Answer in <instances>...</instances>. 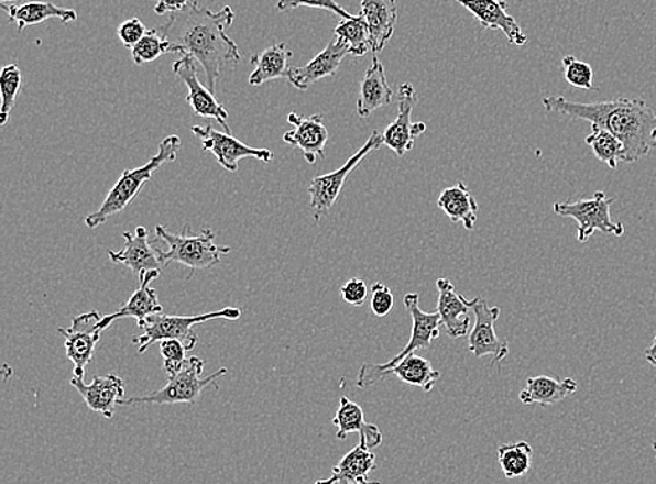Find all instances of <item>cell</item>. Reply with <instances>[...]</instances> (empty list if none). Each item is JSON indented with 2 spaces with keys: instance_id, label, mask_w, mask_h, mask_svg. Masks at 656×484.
I'll list each match as a JSON object with an SVG mask.
<instances>
[{
  "instance_id": "cell-1",
  "label": "cell",
  "mask_w": 656,
  "mask_h": 484,
  "mask_svg": "<svg viewBox=\"0 0 656 484\" xmlns=\"http://www.w3.org/2000/svg\"><path fill=\"white\" fill-rule=\"evenodd\" d=\"M234 20L236 13L230 7L214 12L198 2H190L183 12L172 14L167 22L172 54L188 55L198 62L215 95L226 66H237L241 62L239 45L226 33Z\"/></svg>"
},
{
  "instance_id": "cell-2",
  "label": "cell",
  "mask_w": 656,
  "mask_h": 484,
  "mask_svg": "<svg viewBox=\"0 0 656 484\" xmlns=\"http://www.w3.org/2000/svg\"><path fill=\"white\" fill-rule=\"evenodd\" d=\"M542 105L547 112L588 121L611 132L623 143L624 163L638 162L656 147V111L643 99L578 102L562 96H547Z\"/></svg>"
},
{
  "instance_id": "cell-3",
  "label": "cell",
  "mask_w": 656,
  "mask_h": 484,
  "mask_svg": "<svg viewBox=\"0 0 656 484\" xmlns=\"http://www.w3.org/2000/svg\"><path fill=\"white\" fill-rule=\"evenodd\" d=\"M181 139L177 135L164 138L158 144V151L142 167L127 169L108 193L105 202L95 213L87 216V228L95 230L105 224L112 216L123 212L143 188L152 179L153 174L164 164L173 163L178 157Z\"/></svg>"
},
{
  "instance_id": "cell-4",
  "label": "cell",
  "mask_w": 656,
  "mask_h": 484,
  "mask_svg": "<svg viewBox=\"0 0 656 484\" xmlns=\"http://www.w3.org/2000/svg\"><path fill=\"white\" fill-rule=\"evenodd\" d=\"M403 306H405L407 314L412 318V333L411 341L405 349L401 350L394 359L384 364H364L361 365L358 377V386L360 389L371 388L386 378L389 371L401 363L403 359L411 356L417 350L428 349L434 341L440 338L441 317L440 314L426 312L420 308V296L417 293H409L403 297Z\"/></svg>"
},
{
  "instance_id": "cell-5",
  "label": "cell",
  "mask_w": 656,
  "mask_h": 484,
  "mask_svg": "<svg viewBox=\"0 0 656 484\" xmlns=\"http://www.w3.org/2000/svg\"><path fill=\"white\" fill-rule=\"evenodd\" d=\"M242 312L240 308L227 307L223 310H217L200 316H165V314H156V316L149 317L142 322H138V327L142 329L141 337L132 339V343L136 344L138 353L143 354L154 343L165 341V339H175L184 343L188 352H193L198 343V334L193 331L198 323L217 321V319H226V321H239Z\"/></svg>"
},
{
  "instance_id": "cell-6",
  "label": "cell",
  "mask_w": 656,
  "mask_h": 484,
  "mask_svg": "<svg viewBox=\"0 0 656 484\" xmlns=\"http://www.w3.org/2000/svg\"><path fill=\"white\" fill-rule=\"evenodd\" d=\"M156 235L168 246V251L158 250L163 266L177 262L193 273L220 264L221 256L231 251L230 246L216 244V234L210 229L201 230L198 235L189 234L188 230L183 234H174L163 226H156Z\"/></svg>"
},
{
  "instance_id": "cell-7",
  "label": "cell",
  "mask_w": 656,
  "mask_h": 484,
  "mask_svg": "<svg viewBox=\"0 0 656 484\" xmlns=\"http://www.w3.org/2000/svg\"><path fill=\"white\" fill-rule=\"evenodd\" d=\"M204 360L190 356L179 373L167 381L164 388L138 398L123 399L120 406L193 404L208 386L215 385L219 388L216 381L227 374V369H220L204 378Z\"/></svg>"
},
{
  "instance_id": "cell-8",
  "label": "cell",
  "mask_w": 656,
  "mask_h": 484,
  "mask_svg": "<svg viewBox=\"0 0 656 484\" xmlns=\"http://www.w3.org/2000/svg\"><path fill=\"white\" fill-rule=\"evenodd\" d=\"M382 144H384L382 133L380 131H373L363 146H361L342 167L335 169L332 173L319 175V177H315L313 182L309 183L308 194L309 197H311L309 206H311L314 220L317 221V223L318 221H321L325 215L330 212V209L334 208L336 200L339 199L340 193H342L343 185L346 179L349 178V175L360 166L361 162H363L370 153L379 151Z\"/></svg>"
},
{
  "instance_id": "cell-9",
  "label": "cell",
  "mask_w": 656,
  "mask_h": 484,
  "mask_svg": "<svg viewBox=\"0 0 656 484\" xmlns=\"http://www.w3.org/2000/svg\"><path fill=\"white\" fill-rule=\"evenodd\" d=\"M613 204V198H608L606 194L598 190L591 199H581L577 202H556L553 210L561 218L577 221V240L583 244L595 231H601L606 235L620 237L624 234V226L612 219Z\"/></svg>"
},
{
  "instance_id": "cell-10",
  "label": "cell",
  "mask_w": 656,
  "mask_h": 484,
  "mask_svg": "<svg viewBox=\"0 0 656 484\" xmlns=\"http://www.w3.org/2000/svg\"><path fill=\"white\" fill-rule=\"evenodd\" d=\"M467 304L474 316V327L469 333V352L478 359L492 356V365L503 362L510 354V348L494 329V323L501 316L500 307H489L483 297H474L472 300L467 298Z\"/></svg>"
},
{
  "instance_id": "cell-11",
  "label": "cell",
  "mask_w": 656,
  "mask_h": 484,
  "mask_svg": "<svg viewBox=\"0 0 656 484\" xmlns=\"http://www.w3.org/2000/svg\"><path fill=\"white\" fill-rule=\"evenodd\" d=\"M190 131L199 139L205 151L214 154L227 172H239V163L242 158H256L262 163H271L273 160V153L269 148L248 146L231 133L216 131L214 127L195 125Z\"/></svg>"
},
{
  "instance_id": "cell-12",
  "label": "cell",
  "mask_w": 656,
  "mask_h": 484,
  "mask_svg": "<svg viewBox=\"0 0 656 484\" xmlns=\"http://www.w3.org/2000/svg\"><path fill=\"white\" fill-rule=\"evenodd\" d=\"M101 318L100 312L92 310L74 318L70 328H58L59 334L65 338L66 358L75 365L74 377L85 380L86 367L101 341L102 331L98 329Z\"/></svg>"
},
{
  "instance_id": "cell-13",
  "label": "cell",
  "mask_w": 656,
  "mask_h": 484,
  "mask_svg": "<svg viewBox=\"0 0 656 484\" xmlns=\"http://www.w3.org/2000/svg\"><path fill=\"white\" fill-rule=\"evenodd\" d=\"M418 102L417 91L412 84H403L397 91V117L382 133L384 144L396 156L403 157L415 147L417 138L427 131L425 122H412L413 108Z\"/></svg>"
},
{
  "instance_id": "cell-14",
  "label": "cell",
  "mask_w": 656,
  "mask_h": 484,
  "mask_svg": "<svg viewBox=\"0 0 656 484\" xmlns=\"http://www.w3.org/2000/svg\"><path fill=\"white\" fill-rule=\"evenodd\" d=\"M173 72L177 79L187 86V101L195 114L215 120L225 128V132L231 133V128L227 122L229 121V112L216 100L215 92L200 84L196 61L188 55H184L183 58L174 62Z\"/></svg>"
},
{
  "instance_id": "cell-15",
  "label": "cell",
  "mask_w": 656,
  "mask_h": 484,
  "mask_svg": "<svg viewBox=\"0 0 656 484\" xmlns=\"http://www.w3.org/2000/svg\"><path fill=\"white\" fill-rule=\"evenodd\" d=\"M70 385L81 395L87 408L108 420L116 415L120 402L125 399V384L116 374H107L105 377L95 375L90 384H85L83 378L74 377Z\"/></svg>"
},
{
  "instance_id": "cell-16",
  "label": "cell",
  "mask_w": 656,
  "mask_h": 484,
  "mask_svg": "<svg viewBox=\"0 0 656 484\" xmlns=\"http://www.w3.org/2000/svg\"><path fill=\"white\" fill-rule=\"evenodd\" d=\"M287 122L294 127L283 135V142L298 147L308 164H315L317 158H325L329 132L325 127L322 116L303 117L297 112L288 114Z\"/></svg>"
},
{
  "instance_id": "cell-17",
  "label": "cell",
  "mask_w": 656,
  "mask_h": 484,
  "mask_svg": "<svg viewBox=\"0 0 656 484\" xmlns=\"http://www.w3.org/2000/svg\"><path fill=\"white\" fill-rule=\"evenodd\" d=\"M477 18L485 30H500L511 44L523 46L528 37L513 15L507 13L505 0H456Z\"/></svg>"
},
{
  "instance_id": "cell-18",
  "label": "cell",
  "mask_w": 656,
  "mask_h": 484,
  "mask_svg": "<svg viewBox=\"0 0 656 484\" xmlns=\"http://www.w3.org/2000/svg\"><path fill=\"white\" fill-rule=\"evenodd\" d=\"M122 239L125 240V249L108 251V256L113 264L129 267L138 276V279L143 273L162 270L163 264L160 261L158 249H154L152 242L149 241L146 228L139 226L134 230V234L127 231L122 234Z\"/></svg>"
},
{
  "instance_id": "cell-19",
  "label": "cell",
  "mask_w": 656,
  "mask_h": 484,
  "mask_svg": "<svg viewBox=\"0 0 656 484\" xmlns=\"http://www.w3.org/2000/svg\"><path fill=\"white\" fill-rule=\"evenodd\" d=\"M348 55H350L348 46L339 43L334 37L321 53L309 61L307 65L299 66V68H292L288 72L287 80L297 90L306 91L309 89V86L317 84V81L325 79V77L335 76L340 64H342Z\"/></svg>"
},
{
  "instance_id": "cell-20",
  "label": "cell",
  "mask_w": 656,
  "mask_h": 484,
  "mask_svg": "<svg viewBox=\"0 0 656 484\" xmlns=\"http://www.w3.org/2000/svg\"><path fill=\"white\" fill-rule=\"evenodd\" d=\"M160 271L143 273L139 277L138 290L129 298L125 306H122L117 312L110 314V316L102 317L101 321L98 322V329L106 331L108 327L122 318H134L138 322H142L149 317L162 314L163 307L158 302L157 292L150 287V283L157 280Z\"/></svg>"
},
{
  "instance_id": "cell-21",
  "label": "cell",
  "mask_w": 656,
  "mask_h": 484,
  "mask_svg": "<svg viewBox=\"0 0 656 484\" xmlns=\"http://www.w3.org/2000/svg\"><path fill=\"white\" fill-rule=\"evenodd\" d=\"M438 306L437 312L441 317V326L451 339H461L470 333V308L467 298L459 295L451 282L441 277L437 280Z\"/></svg>"
},
{
  "instance_id": "cell-22",
  "label": "cell",
  "mask_w": 656,
  "mask_h": 484,
  "mask_svg": "<svg viewBox=\"0 0 656 484\" xmlns=\"http://www.w3.org/2000/svg\"><path fill=\"white\" fill-rule=\"evenodd\" d=\"M360 15L369 25L371 51L379 55L395 33L397 23L396 0H360Z\"/></svg>"
},
{
  "instance_id": "cell-23",
  "label": "cell",
  "mask_w": 656,
  "mask_h": 484,
  "mask_svg": "<svg viewBox=\"0 0 656 484\" xmlns=\"http://www.w3.org/2000/svg\"><path fill=\"white\" fill-rule=\"evenodd\" d=\"M392 100H394V91L386 79L384 64H381L379 56L374 54L373 64L367 69L360 84L358 116L361 120H365L380 108L390 106Z\"/></svg>"
},
{
  "instance_id": "cell-24",
  "label": "cell",
  "mask_w": 656,
  "mask_h": 484,
  "mask_svg": "<svg viewBox=\"0 0 656 484\" xmlns=\"http://www.w3.org/2000/svg\"><path fill=\"white\" fill-rule=\"evenodd\" d=\"M332 424L338 427L336 439L345 440L350 432H359L360 442H363L369 450H374V448L380 447L382 440H384L380 427L367 424L364 411L361 409V406L356 404V402L346 398V396H342L339 400V408L338 411H336Z\"/></svg>"
},
{
  "instance_id": "cell-25",
  "label": "cell",
  "mask_w": 656,
  "mask_h": 484,
  "mask_svg": "<svg viewBox=\"0 0 656 484\" xmlns=\"http://www.w3.org/2000/svg\"><path fill=\"white\" fill-rule=\"evenodd\" d=\"M578 389L577 381L572 378L556 380L539 375V377H529L526 380L524 391H521V404L526 406L540 405L542 408H549L551 405L559 404L576 394Z\"/></svg>"
},
{
  "instance_id": "cell-26",
  "label": "cell",
  "mask_w": 656,
  "mask_h": 484,
  "mask_svg": "<svg viewBox=\"0 0 656 484\" xmlns=\"http://www.w3.org/2000/svg\"><path fill=\"white\" fill-rule=\"evenodd\" d=\"M437 206L452 223H461L464 230L472 231L478 223L479 205L470 189L459 182L442 190Z\"/></svg>"
},
{
  "instance_id": "cell-27",
  "label": "cell",
  "mask_w": 656,
  "mask_h": 484,
  "mask_svg": "<svg viewBox=\"0 0 656 484\" xmlns=\"http://www.w3.org/2000/svg\"><path fill=\"white\" fill-rule=\"evenodd\" d=\"M3 12L9 15V22L18 24V30L23 31L29 25L58 19L62 23L76 22L77 13L72 9H62L50 2H28L23 4L0 3Z\"/></svg>"
},
{
  "instance_id": "cell-28",
  "label": "cell",
  "mask_w": 656,
  "mask_h": 484,
  "mask_svg": "<svg viewBox=\"0 0 656 484\" xmlns=\"http://www.w3.org/2000/svg\"><path fill=\"white\" fill-rule=\"evenodd\" d=\"M293 53L284 43H276L262 53L252 55L251 64L254 65V72L250 76L251 86H262L267 81L283 79L291 72V61Z\"/></svg>"
},
{
  "instance_id": "cell-29",
  "label": "cell",
  "mask_w": 656,
  "mask_h": 484,
  "mask_svg": "<svg viewBox=\"0 0 656 484\" xmlns=\"http://www.w3.org/2000/svg\"><path fill=\"white\" fill-rule=\"evenodd\" d=\"M375 455L363 442L353 448L334 468L332 475L315 484H354L367 481V476L375 470Z\"/></svg>"
},
{
  "instance_id": "cell-30",
  "label": "cell",
  "mask_w": 656,
  "mask_h": 484,
  "mask_svg": "<svg viewBox=\"0 0 656 484\" xmlns=\"http://www.w3.org/2000/svg\"><path fill=\"white\" fill-rule=\"evenodd\" d=\"M390 375H395L402 383L417 386L425 393H430L437 381L441 378L440 371L434 370L427 359L417 356V354H411V356L403 359L401 363H397L394 369L389 371L386 377H390Z\"/></svg>"
},
{
  "instance_id": "cell-31",
  "label": "cell",
  "mask_w": 656,
  "mask_h": 484,
  "mask_svg": "<svg viewBox=\"0 0 656 484\" xmlns=\"http://www.w3.org/2000/svg\"><path fill=\"white\" fill-rule=\"evenodd\" d=\"M501 471L510 479L523 477L531 471L534 462V450L526 441L503 444L498 448Z\"/></svg>"
},
{
  "instance_id": "cell-32",
  "label": "cell",
  "mask_w": 656,
  "mask_h": 484,
  "mask_svg": "<svg viewBox=\"0 0 656 484\" xmlns=\"http://www.w3.org/2000/svg\"><path fill=\"white\" fill-rule=\"evenodd\" d=\"M165 54H172V44L168 41V23L160 25L157 29L147 30L144 37L131 48L132 61L138 66L152 64Z\"/></svg>"
},
{
  "instance_id": "cell-33",
  "label": "cell",
  "mask_w": 656,
  "mask_h": 484,
  "mask_svg": "<svg viewBox=\"0 0 656 484\" xmlns=\"http://www.w3.org/2000/svg\"><path fill=\"white\" fill-rule=\"evenodd\" d=\"M335 38L348 46L350 55L364 56L371 51L370 31L365 20L361 15L353 19H343L336 25Z\"/></svg>"
},
{
  "instance_id": "cell-34",
  "label": "cell",
  "mask_w": 656,
  "mask_h": 484,
  "mask_svg": "<svg viewBox=\"0 0 656 484\" xmlns=\"http://www.w3.org/2000/svg\"><path fill=\"white\" fill-rule=\"evenodd\" d=\"M598 160L608 164L609 168L616 169L620 162H624V146L619 139L604 129L592 127L591 135L586 139Z\"/></svg>"
},
{
  "instance_id": "cell-35",
  "label": "cell",
  "mask_w": 656,
  "mask_h": 484,
  "mask_svg": "<svg viewBox=\"0 0 656 484\" xmlns=\"http://www.w3.org/2000/svg\"><path fill=\"white\" fill-rule=\"evenodd\" d=\"M23 87V74L18 65L4 66L0 75V92H2V106H0V125H7L15 100Z\"/></svg>"
},
{
  "instance_id": "cell-36",
  "label": "cell",
  "mask_w": 656,
  "mask_h": 484,
  "mask_svg": "<svg viewBox=\"0 0 656 484\" xmlns=\"http://www.w3.org/2000/svg\"><path fill=\"white\" fill-rule=\"evenodd\" d=\"M565 79L568 85L582 90H598L593 86V70L587 62L577 59L576 56L567 55L561 61Z\"/></svg>"
},
{
  "instance_id": "cell-37",
  "label": "cell",
  "mask_w": 656,
  "mask_h": 484,
  "mask_svg": "<svg viewBox=\"0 0 656 484\" xmlns=\"http://www.w3.org/2000/svg\"><path fill=\"white\" fill-rule=\"evenodd\" d=\"M160 344V352L163 356V369L167 374V380L175 377L187 362V348L183 342L175 341V339H165Z\"/></svg>"
},
{
  "instance_id": "cell-38",
  "label": "cell",
  "mask_w": 656,
  "mask_h": 484,
  "mask_svg": "<svg viewBox=\"0 0 656 484\" xmlns=\"http://www.w3.org/2000/svg\"><path fill=\"white\" fill-rule=\"evenodd\" d=\"M299 8L328 10V12L338 14L342 19L354 18L353 14H350L348 10H346L342 4L336 2V0H278L276 3L278 12H288V10Z\"/></svg>"
},
{
  "instance_id": "cell-39",
  "label": "cell",
  "mask_w": 656,
  "mask_h": 484,
  "mask_svg": "<svg viewBox=\"0 0 656 484\" xmlns=\"http://www.w3.org/2000/svg\"><path fill=\"white\" fill-rule=\"evenodd\" d=\"M371 311L375 317L384 318L394 310L395 297L392 295L391 288L384 283H374L371 287Z\"/></svg>"
},
{
  "instance_id": "cell-40",
  "label": "cell",
  "mask_w": 656,
  "mask_h": 484,
  "mask_svg": "<svg viewBox=\"0 0 656 484\" xmlns=\"http://www.w3.org/2000/svg\"><path fill=\"white\" fill-rule=\"evenodd\" d=\"M367 295H369V287H367L365 282L359 279V277H351L350 280L346 282L345 285L340 287V296H342L343 301L353 307H363L367 300Z\"/></svg>"
},
{
  "instance_id": "cell-41",
  "label": "cell",
  "mask_w": 656,
  "mask_h": 484,
  "mask_svg": "<svg viewBox=\"0 0 656 484\" xmlns=\"http://www.w3.org/2000/svg\"><path fill=\"white\" fill-rule=\"evenodd\" d=\"M146 33V28H144V24L138 18L127 20V22H123L120 28L117 29L118 38H120L121 43L128 46V48H132V46L136 45Z\"/></svg>"
},
{
  "instance_id": "cell-42",
  "label": "cell",
  "mask_w": 656,
  "mask_h": 484,
  "mask_svg": "<svg viewBox=\"0 0 656 484\" xmlns=\"http://www.w3.org/2000/svg\"><path fill=\"white\" fill-rule=\"evenodd\" d=\"M189 4V0H158L154 13L164 15L167 13H179Z\"/></svg>"
},
{
  "instance_id": "cell-43",
  "label": "cell",
  "mask_w": 656,
  "mask_h": 484,
  "mask_svg": "<svg viewBox=\"0 0 656 484\" xmlns=\"http://www.w3.org/2000/svg\"><path fill=\"white\" fill-rule=\"evenodd\" d=\"M645 360L656 369V334L653 344L644 352Z\"/></svg>"
},
{
  "instance_id": "cell-44",
  "label": "cell",
  "mask_w": 656,
  "mask_h": 484,
  "mask_svg": "<svg viewBox=\"0 0 656 484\" xmlns=\"http://www.w3.org/2000/svg\"><path fill=\"white\" fill-rule=\"evenodd\" d=\"M340 484H343V483H340ZM354 484H381V483L380 482H369V481H365V482L354 483Z\"/></svg>"
},
{
  "instance_id": "cell-45",
  "label": "cell",
  "mask_w": 656,
  "mask_h": 484,
  "mask_svg": "<svg viewBox=\"0 0 656 484\" xmlns=\"http://www.w3.org/2000/svg\"><path fill=\"white\" fill-rule=\"evenodd\" d=\"M0 2H2V3H8V2L12 3V2H18V0H0Z\"/></svg>"
},
{
  "instance_id": "cell-46",
  "label": "cell",
  "mask_w": 656,
  "mask_h": 484,
  "mask_svg": "<svg viewBox=\"0 0 656 484\" xmlns=\"http://www.w3.org/2000/svg\"><path fill=\"white\" fill-rule=\"evenodd\" d=\"M653 450L656 451V440L653 442Z\"/></svg>"
},
{
  "instance_id": "cell-47",
  "label": "cell",
  "mask_w": 656,
  "mask_h": 484,
  "mask_svg": "<svg viewBox=\"0 0 656 484\" xmlns=\"http://www.w3.org/2000/svg\"><path fill=\"white\" fill-rule=\"evenodd\" d=\"M654 142H655V146H656V133H655V136H654Z\"/></svg>"
},
{
  "instance_id": "cell-48",
  "label": "cell",
  "mask_w": 656,
  "mask_h": 484,
  "mask_svg": "<svg viewBox=\"0 0 656 484\" xmlns=\"http://www.w3.org/2000/svg\"><path fill=\"white\" fill-rule=\"evenodd\" d=\"M153 484H157V482H153Z\"/></svg>"
}]
</instances>
